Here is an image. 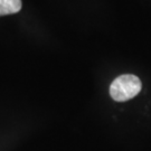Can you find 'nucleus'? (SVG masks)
<instances>
[{"label": "nucleus", "instance_id": "nucleus-1", "mask_svg": "<svg viewBox=\"0 0 151 151\" xmlns=\"http://www.w3.org/2000/svg\"><path fill=\"white\" fill-rule=\"evenodd\" d=\"M141 81L132 74H124L116 77L111 86L110 95L116 102H124L137 96L141 91Z\"/></svg>", "mask_w": 151, "mask_h": 151}, {"label": "nucleus", "instance_id": "nucleus-2", "mask_svg": "<svg viewBox=\"0 0 151 151\" xmlns=\"http://www.w3.org/2000/svg\"><path fill=\"white\" fill-rule=\"evenodd\" d=\"M22 9V0H0V16L12 15Z\"/></svg>", "mask_w": 151, "mask_h": 151}]
</instances>
